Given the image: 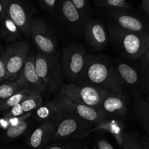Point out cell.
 <instances>
[{
	"instance_id": "6da1fadb",
	"label": "cell",
	"mask_w": 149,
	"mask_h": 149,
	"mask_svg": "<svg viewBox=\"0 0 149 149\" xmlns=\"http://www.w3.org/2000/svg\"><path fill=\"white\" fill-rule=\"evenodd\" d=\"M82 81L108 92H124L119 73L114 64L106 55L90 56Z\"/></svg>"
},
{
	"instance_id": "7a4b0ae2",
	"label": "cell",
	"mask_w": 149,
	"mask_h": 149,
	"mask_svg": "<svg viewBox=\"0 0 149 149\" xmlns=\"http://www.w3.org/2000/svg\"><path fill=\"white\" fill-rule=\"evenodd\" d=\"M109 35L116 49L125 58L132 61L141 60L149 48V33L126 30L116 25H109Z\"/></svg>"
},
{
	"instance_id": "3957f363",
	"label": "cell",
	"mask_w": 149,
	"mask_h": 149,
	"mask_svg": "<svg viewBox=\"0 0 149 149\" xmlns=\"http://www.w3.org/2000/svg\"><path fill=\"white\" fill-rule=\"evenodd\" d=\"M90 55L81 45L71 44L61 51V66L63 75L70 81L82 80Z\"/></svg>"
},
{
	"instance_id": "277c9868",
	"label": "cell",
	"mask_w": 149,
	"mask_h": 149,
	"mask_svg": "<svg viewBox=\"0 0 149 149\" xmlns=\"http://www.w3.org/2000/svg\"><path fill=\"white\" fill-rule=\"evenodd\" d=\"M92 124L79 116L67 112H63L55 121V128L52 141L79 139L92 132Z\"/></svg>"
},
{
	"instance_id": "5b68a950",
	"label": "cell",
	"mask_w": 149,
	"mask_h": 149,
	"mask_svg": "<svg viewBox=\"0 0 149 149\" xmlns=\"http://www.w3.org/2000/svg\"><path fill=\"white\" fill-rule=\"evenodd\" d=\"M35 67L37 74L43 80L48 92H55L60 88L63 83V72L61 62L55 55H45L34 52Z\"/></svg>"
},
{
	"instance_id": "8992f818",
	"label": "cell",
	"mask_w": 149,
	"mask_h": 149,
	"mask_svg": "<svg viewBox=\"0 0 149 149\" xmlns=\"http://www.w3.org/2000/svg\"><path fill=\"white\" fill-rule=\"evenodd\" d=\"M122 82L123 90L138 94L149 90V72L140 65L132 63L116 61L114 64Z\"/></svg>"
},
{
	"instance_id": "52a82bcc",
	"label": "cell",
	"mask_w": 149,
	"mask_h": 149,
	"mask_svg": "<svg viewBox=\"0 0 149 149\" xmlns=\"http://www.w3.org/2000/svg\"><path fill=\"white\" fill-rule=\"evenodd\" d=\"M110 92L85 84H68L61 87L59 95L68 97L77 103L94 108H100L102 101Z\"/></svg>"
},
{
	"instance_id": "ba28073f",
	"label": "cell",
	"mask_w": 149,
	"mask_h": 149,
	"mask_svg": "<svg viewBox=\"0 0 149 149\" xmlns=\"http://www.w3.org/2000/svg\"><path fill=\"white\" fill-rule=\"evenodd\" d=\"M30 55V46L26 41L8 45L1 55L6 68L7 81H15Z\"/></svg>"
},
{
	"instance_id": "9c48e42d",
	"label": "cell",
	"mask_w": 149,
	"mask_h": 149,
	"mask_svg": "<svg viewBox=\"0 0 149 149\" xmlns=\"http://www.w3.org/2000/svg\"><path fill=\"white\" fill-rule=\"evenodd\" d=\"M31 37L37 52L45 55H55L57 40L47 23L39 17L32 18Z\"/></svg>"
},
{
	"instance_id": "30bf717a",
	"label": "cell",
	"mask_w": 149,
	"mask_h": 149,
	"mask_svg": "<svg viewBox=\"0 0 149 149\" xmlns=\"http://www.w3.org/2000/svg\"><path fill=\"white\" fill-rule=\"evenodd\" d=\"M56 103L59 105L63 112L75 114L94 125H97L108 118L107 115L100 108H94L81 104L61 95H59Z\"/></svg>"
},
{
	"instance_id": "8fae6325",
	"label": "cell",
	"mask_w": 149,
	"mask_h": 149,
	"mask_svg": "<svg viewBox=\"0 0 149 149\" xmlns=\"http://www.w3.org/2000/svg\"><path fill=\"white\" fill-rule=\"evenodd\" d=\"M15 81L19 90H28L41 94L47 91L45 82L36 72L34 52H30V55Z\"/></svg>"
},
{
	"instance_id": "7c38bea8",
	"label": "cell",
	"mask_w": 149,
	"mask_h": 149,
	"mask_svg": "<svg viewBox=\"0 0 149 149\" xmlns=\"http://www.w3.org/2000/svg\"><path fill=\"white\" fill-rule=\"evenodd\" d=\"M7 13L15 23L21 34L29 38L31 36V13L28 7L20 0H3Z\"/></svg>"
},
{
	"instance_id": "4fadbf2b",
	"label": "cell",
	"mask_w": 149,
	"mask_h": 149,
	"mask_svg": "<svg viewBox=\"0 0 149 149\" xmlns=\"http://www.w3.org/2000/svg\"><path fill=\"white\" fill-rule=\"evenodd\" d=\"M84 36L87 42L97 50H103L109 42L108 33L104 25L98 20L90 19L84 26Z\"/></svg>"
},
{
	"instance_id": "5bb4252c",
	"label": "cell",
	"mask_w": 149,
	"mask_h": 149,
	"mask_svg": "<svg viewBox=\"0 0 149 149\" xmlns=\"http://www.w3.org/2000/svg\"><path fill=\"white\" fill-rule=\"evenodd\" d=\"M55 122H45L31 132L26 141L30 149H44L52 141Z\"/></svg>"
},
{
	"instance_id": "9a60e30c",
	"label": "cell",
	"mask_w": 149,
	"mask_h": 149,
	"mask_svg": "<svg viewBox=\"0 0 149 149\" xmlns=\"http://www.w3.org/2000/svg\"><path fill=\"white\" fill-rule=\"evenodd\" d=\"M60 15L64 24L74 30L84 29L87 19L76 7L71 0H62L60 7Z\"/></svg>"
},
{
	"instance_id": "2e32d148",
	"label": "cell",
	"mask_w": 149,
	"mask_h": 149,
	"mask_svg": "<svg viewBox=\"0 0 149 149\" xmlns=\"http://www.w3.org/2000/svg\"><path fill=\"white\" fill-rule=\"evenodd\" d=\"M127 97L122 93H110L102 101L100 109L107 116H125L127 111Z\"/></svg>"
},
{
	"instance_id": "e0dca14e",
	"label": "cell",
	"mask_w": 149,
	"mask_h": 149,
	"mask_svg": "<svg viewBox=\"0 0 149 149\" xmlns=\"http://www.w3.org/2000/svg\"><path fill=\"white\" fill-rule=\"evenodd\" d=\"M122 10V9H116L111 12V15L116 25L131 31H145L146 26L141 20Z\"/></svg>"
},
{
	"instance_id": "ac0fdd59",
	"label": "cell",
	"mask_w": 149,
	"mask_h": 149,
	"mask_svg": "<svg viewBox=\"0 0 149 149\" xmlns=\"http://www.w3.org/2000/svg\"><path fill=\"white\" fill-rule=\"evenodd\" d=\"M124 123L118 119H109V118L95 125L92 130V132L96 131H104L111 134L116 139L119 146H122L124 134Z\"/></svg>"
},
{
	"instance_id": "d6986e66",
	"label": "cell",
	"mask_w": 149,
	"mask_h": 149,
	"mask_svg": "<svg viewBox=\"0 0 149 149\" xmlns=\"http://www.w3.org/2000/svg\"><path fill=\"white\" fill-rule=\"evenodd\" d=\"M62 113V109L56 102H48L36 109L35 116L39 122H55Z\"/></svg>"
},
{
	"instance_id": "ffe728a7",
	"label": "cell",
	"mask_w": 149,
	"mask_h": 149,
	"mask_svg": "<svg viewBox=\"0 0 149 149\" xmlns=\"http://www.w3.org/2000/svg\"><path fill=\"white\" fill-rule=\"evenodd\" d=\"M134 112L137 120L149 135V103L141 97H137L134 103Z\"/></svg>"
},
{
	"instance_id": "44dd1931",
	"label": "cell",
	"mask_w": 149,
	"mask_h": 149,
	"mask_svg": "<svg viewBox=\"0 0 149 149\" xmlns=\"http://www.w3.org/2000/svg\"><path fill=\"white\" fill-rule=\"evenodd\" d=\"M1 22V35L6 41L9 42H14L21 34L20 30L15 23L11 20L8 15L5 16Z\"/></svg>"
},
{
	"instance_id": "7402d4cb",
	"label": "cell",
	"mask_w": 149,
	"mask_h": 149,
	"mask_svg": "<svg viewBox=\"0 0 149 149\" xmlns=\"http://www.w3.org/2000/svg\"><path fill=\"white\" fill-rule=\"evenodd\" d=\"M29 125H30V121H29V119H28L15 125L9 126L6 129L4 138H2V141H0V143H4L20 138L27 131Z\"/></svg>"
},
{
	"instance_id": "603a6c76",
	"label": "cell",
	"mask_w": 149,
	"mask_h": 149,
	"mask_svg": "<svg viewBox=\"0 0 149 149\" xmlns=\"http://www.w3.org/2000/svg\"><path fill=\"white\" fill-rule=\"evenodd\" d=\"M35 93H39L32 92L28 90H19L18 91L14 93L13 95L10 96L7 100H6L4 103L0 105V111L8 110L9 109L12 108L13 106L21 103L24 99L29 97V95L35 94Z\"/></svg>"
},
{
	"instance_id": "cb8c5ba5",
	"label": "cell",
	"mask_w": 149,
	"mask_h": 149,
	"mask_svg": "<svg viewBox=\"0 0 149 149\" xmlns=\"http://www.w3.org/2000/svg\"><path fill=\"white\" fill-rule=\"evenodd\" d=\"M20 103L25 113L36 110L41 105L43 104L42 94L35 93V94L31 95L26 99H24Z\"/></svg>"
},
{
	"instance_id": "d4e9b609",
	"label": "cell",
	"mask_w": 149,
	"mask_h": 149,
	"mask_svg": "<svg viewBox=\"0 0 149 149\" xmlns=\"http://www.w3.org/2000/svg\"><path fill=\"white\" fill-rule=\"evenodd\" d=\"M19 90L16 81H5L0 84V105Z\"/></svg>"
},
{
	"instance_id": "484cf974",
	"label": "cell",
	"mask_w": 149,
	"mask_h": 149,
	"mask_svg": "<svg viewBox=\"0 0 149 149\" xmlns=\"http://www.w3.org/2000/svg\"><path fill=\"white\" fill-rule=\"evenodd\" d=\"M97 6L100 7H111L113 9L130 10L132 7L126 0H94Z\"/></svg>"
},
{
	"instance_id": "4316f807",
	"label": "cell",
	"mask_w": 149,
	"mask_h": 149,
	"mask_svg": "<svg viewBox=\"0 0 149 149\" xmlns=\"http://www.w3.org/2000/svg\"><path fill=\"white\" fill-rule=\"evenodd\" d=\"M122 149H144L139 141L136 139L132 134L124 132Z\"/></svg>"
},
{
	"instance_id": "83f0119b",
	"label": "cell",
	"mask_w": 149,
	"mask_h": 149,
	"mask_svg": "<svg viewBox=\"0 0 149 149\" xmlns=\"http://www.w3.org/2000/svg\"><path fill=\"white\" fill-rule=\"evenodd\" d=\"M71 1L76 6V7L81 12L83 16L87 19L90 13V7H89L87 0H71Z\"/></svg>"
},
{
	"instance_id": "f1b7e54d",
	"label": "cell",
	"mask_w": 149,
	"mask_h": 149,
	"mask_svg": "<svg viewBox=\"0 0 149 149\" xmlns=\"http://www.w3.org/2000/svg\"><path fill=\"white\" fill-rule=\"evenodd\" d=\"M25 112L23 111V107L21 106V103L15 105L12 108L7 110V112L4 114V117L10 118V117H15V116H20L24 114Z\"/></svg>"
},
{
	"instance_id": "f546056e",
	"label": "cell",
	"mask_w": 149,
	"mask_h": 149,
	"mask_svg": "<svg viewBox=\"0 0 149 149\" xmlns=\"http://www.w3.org/2000/svg\"><path fill=\"white\" fill-rule=\"evenodd\" d=\"M39 1L44 8L52 11L56 5L57 0H39Z\"/></svg>"
},
{
	"instance_id": "4dcf8cb0",
	"label": "cell",
	"mask_w": 149,
	"mask_h": 149,
	"mask_svg": "<svg viewBox=\"0 0 149 149\" xmlns=\"http://www.w3.org/2000/svg\"><path fill=\"white\" fill-rule=\"evenodd\" d=\"M72 143H58L49 145L44 149H67L72 146Z\"/></svg>"
},
{
	"instance_id": "1f68e13d",
	"label": "cell",
	"mask_w": 149,
	"mask_h": 149,
	"mask_svg": "<svg viewBox=\"0 0 149 149\" xmlns=\"http://www.w3.org/2000/svg\"><path fill=\"white\" fill-rule=\"evenodd\" d=\"M97 149H114L113 146L105 139H99L96 143Z\"/></svg>"
},
{
	"instance_id": "d6a6232c",
	"label": "cell",
	"mask_w": 149,
	"mask_h": 149,
	"mask_svg": "<svg viewBox=\"0 0 149 149\" xmlns=\"http://www.w3.org/2000/svg\"><path fill=\"white\" fill-rule=\"evenodd\" d=\"M141 64L144 69L149 72V48L141 58Z\"/></svg>"
},
{
	"instance_id": "836d02e7",
	"label": "cell",
	"mask_w": 149,
	"mask_h": 149,
	"mask_svg": "<svg viewBox=\"0 0 149 149\" xmlns=\"http://www.w3.org/2000/svg\"><path fill=\"white\" fill-rule=\"evenodd\" d=\"M6 78V68L4 63L1 57L0 58V84L5 81Z\"/></svg>"
},
{
	"instance_id": "e575fe53",
	"label": "cell",
	"mask_w": 149,
	"mask_h": 149,
	"mask_svg": "<svg viewBox=\"0 0 149 149\" xmlns=\"http://www.w3.org/2000/svg\"><path fill=\"white\" fill-rule=\"evenodd\" d=\"M7 15V10H6L5 5L4 4L3 0H0V18L1 20Z\"/></svg>"
},
{
	"instance_id": "d590c367",
	"label": "cell",
	"mask_w": 149,
	"mask_h": 149,
	"mask_svg": "<svg viewBox=\"0 0 149 149\" xmlns=\"http://www.w3.org/2000/svg\"><path fill=\"white\" fill-rule=\"evenodd\" d=\"M140 143H141V144L143 147L144 149H149V135L143 137Z\"/></svg>"
},
{
	"instance_id": "8d00e7d4",
	"label": "cell",
	"mask_w": 149,
	"mask_h": 149,
	"mask_svg": "<svg viewBox=\"0 0 149 149\" xmlns=\"http://www.w3.org/2000/svg\"><path fill=\"white\" fill-rule=\"evenodd\" d=\"M141 7L149 15V0H141Z\"/></svg>"
},
{
	"instance_id": "74e56055",
	"label": "cell",
	"mask_w": 149,
	"mask_h": 149,
	"mask_svg": "<svg viewBox=\"0 0 149 149\" xmlns=\"http://www.w3.org/2000/svg\"><path fill=\"white\" fill-rule=\"evenodd\" d=\"M67 149H86L84 147L81 146H79V145H75L74 143L72 144L71 146H70L69 148Z\"/></svg>"
},
{
	"instance_id": "f35d334b",
	"label": "cell",
	"mask_w": 149,
	"mask_h": 149,
	"mask_svg": "<svg viewBox=\"0 0 149 149\" xmlns=\"http://www.w3.org/2000/svg\"><path fill=\"white\" fill-rule=\"evenodd\" d=\"M0 149H17L15 147H10V148H0Z\"/></svg>"
},
{
	"instance_id": "ab89813d",
	"label": "cell",
	"mask_w": 149,
	"mask_h": 149,
	"mask_svg": "<svg viewBox=\"0 0 149 149\" xmlns=\"http://www.w3.org/2000/svg\"><path fill=\"white\" fill-rule=\"evenodd\" d=\"M146 101H148V103H149V93H148V96H147V97H146Z\"/></svg>"
},
{
	"instance_id": "60d3db41",
	"label": "cell",
	"mask_w": 149,
	"mask_h": 149,
	"mask_svg": "<svg viewBox=\"0 0 149 149\" xmlns=\"http://www.w3.org/2000/svg\"><path fill=\"white\" fill-rule=\"evenodd\" d=\"M0 52H1V46H0Z\"/></svg>"
},
{
	"instance_id": "b9f144b4",
	"label": "cell",
	"mask_w": 149,
	"mask_h": 149,
	"mask_svg": "<svg viewBox=\"0 0 149 149\" xmlns=\"http://www.w3.org/2000/svg\"><path fill=\"white\" fill-rule=\"evenodd\" d=\"M0 22H1V18H0Z\"/></svg>"
}]
</instances>
